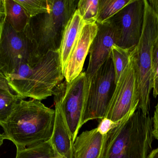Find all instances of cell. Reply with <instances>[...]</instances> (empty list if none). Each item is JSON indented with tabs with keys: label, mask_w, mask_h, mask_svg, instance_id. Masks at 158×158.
Here are the masks:
<instances>
[{
	"label": "cell",
	"mask_w": 158,
	"mask_h": 158,
	"mask_svg": "<svg viewBox=\"0 0 158 158\" xmlns=\"http://www.w3.org/2000/svg\"><path fill=\"white\" fill-rule=\"evenodd\" d=\"M24 9L29 19L40 14L49 13L51 10L49 0H15Z\"/></svg>",
	"instance_id": "cell-21"
},
{
	"label": "cell",
	"mask_w": 158,
	"mask_h": 158,
	"mask_svg": "<svg viewBox=\"0 0 158 158\" xmlns=\"http://www.w3.org/2000/svg\"><path fill=\"white\" fill-rule=\"evenodd\" d=\"M4 1L6 21L16 32H23L29 20L26 12L15 0Z\"/></svg>",
	"instance_id": "cell-16"
},
{
	"label": "cell",
	"mask_w": 158,
	"mask_h": 158,
	"mask_svg": "<svg viewBox=\"0 0 158 158\" xmlns=\"http://www.w3.org/2000/svg\"><path fill=\"white\" fill-rule=\"evenodd\" d=\"M4 140L5 138L3 135L1 133V132H0V147L3 143V141Z\"/></svg>",
	"instance_id": "cell-31"
},
{
	"label": "cell",
	"mask_w": 158,
	"mask_h": 158,
	"mask_svg": "<svg viewBox=\"0 0 158 158\" xmlns=\"http://www.w3.org/2000/svg\"><path fill=\"white\" fill-rule=\"evenodd\" d=\"M152 89L155 98L158 95V67L152 73Z\"/></svg>",
	"instance_id": "cell-25"
},
{
	"label": "cell",
	"mask_w": 158,
	"mask_h": 158,
	"mask_svg": "<svg viewBox=\"0 0 158 158\" xmlns=\"http://www.w3.org/2000/svg\"><path fill=\"white\" fill-rule=\"evenodd\" d=\"M153 135L154 138L158 141V102L155 107L153 117Z\"/></svg>",
	"instance_id": "cell-24"
},
{
	"label": "cell",
	"mask_w": 158,
	"mask_h": 158,
	"mask_svg": "<svg viewBox=\"0 0 158 158\" xmlns=\"http://www.w3.org/2000/svg\"><path fill=\"white\" fill-rule=\"evenodd\" d=\"M97 24L98 30L89 49V64L85 72L89 78L110 56L112 46L117 45V36L112 25L108 21Z\"/></svg>",
	"instance_id": "cell-11"
},
{
	"label": "cell",
	"mask_w": 158,
	"mask_h": 158,
	"mask_svg": "<svg viewBox=\"0 0 158 158\" xmlns=\"http://www.w3.org/2000/svg\"><path fill=\"white\" fill-rule=\"evenodd\" d=\"M148 158H158V147L151 151L148 155Z\"/></svg>",
	"instance_id": "cell-30"
},
{
	"label": "cell",
	"mask_w": 158,
	"mask_h": 158,
	"mask_svg": "<svg viewBox=\"0 0 158 158\" xmlns=\"http://www.w3.org/2000/svg\"><path fill=\"white\" fill-rule=\"evenodd\" d=\"M5 6L4 0H0V21L5 16Z\"/></svg>",
	"instance_id": "cell-29"
},
{
	"label": "cell",
	"mask_w": 158,
	"mask_h": 158,
	"mask_svg": "<svg viewBox=\"0 0 158 158\" xmlns=\"http://www.w3.org/2000/svg\"><path fill=\"white\" fill-rule=\"evenodd\" d=\"M106 140L97 128L83 132L74 142L73 158H104Z\"/></svg>",
	"instance_id": "cell-14"
},
{
	"label": "cell",
	"mask_w": 158,
	"mask_h": 158,
	"mask_svg": "<svg viewBox=\"0 0 158 158\" xmlns=\"http://www.w3.org/2000/svg\"><path fill=\"white\" fill-rule=\"evenodd\" d=\"M153 138V117L137 109L108 133L104 158H147Z\"/></svg>",
	"instance_id": "cell-3"
},
{
	"label": "cell",
	"mask_w": 158,
	"mask_h": 158,
	"mask_svg": "<svg viewBox=\"0 0 158 158\" xmlns=\"http://www.w3.org/2000/svg\"><path fill=\"white\" fill-rule=\"evenodd\" d=\"M132 0H99V9L96 23L102 24L108 21Z\"/></svg>",
	"instance_id": "cell-17"
},
{
	"label": "cell",
	"mask_w": 158,
	"mask_h": 158,
	"mask_svg": "<svg viewBox=\"0 0 158 158\" xmlns=\"http://www.w3.org/2000/svg\"><path fill=\"white\" fill-rule=\"evenodd\" d=\"M79 1L49 0L50 12L29 19L24 32L30 51V65L51 51L59 50L69 20L77 9Z\"/></svg>",
	"instance_id": "cell-2"
},
{
	"label": "cell",
	"mask_w": 158,
	"mask_h": 158,
	"mask_svg": "<svg viewBox=\"0 0 158 158\" xmlns=\"http://www.w3.org/2000/svg\"><path fill=\"white\" fill-rule=\"evenodd\" d=\"M158 67V35L153 49V72Z\"/></svg>",
	"instance_id": "cell-26"
},
{
	"label": "cell",
	"mask_w": 158,
	"mask_h": 158,
	"mask_svg": "<svg viewBox=\"0 0 158 158\" xmlns=\"http://www.w3.org/2000/svg\"><path fill=\"white\" fill-rule=\"evenodd\" d=\"M98 30V27L96 22L85 24L83 28L63 71L64 77L68 82H71L81 73L85 58Z\"/></svg>",
	"instance_id": "cell-12"
},
{
	"label": "cell",
	"mask_w": 158,
	"mask_h": 158,
	"mask_svg": "<svg viewBox=\"0 0 158 158\" xmlns=\"http://www.w3.org/2000/svg\"><path fill=\"white\" fill-rule=\"evenodd\" d=\"M145 0H132L108 21L117 36L116 45L133 49L139 43L143 28Z\"/></svg>",
	"instance_id": "cell-10"
},
{
	"label": "cell",
	"mask_w": 158,
	"mask_h": 158,
	"mask_svg": "<svg viewBox=\"0 0 158 158\" xmlns=\"http://www.w3.org/2000/svg\"><path fill=\"white\" fill-rule=\"evenodd\" d=\"M147 1L154 13L158 17V0H147Z\"/></svg>",
	"instance_id": "cell-28"
},
{
	"label": "cell",
	"mask_w": 158,
	"mask_h": 158,
	"mask_svg": "<svg viewBox=\"0 0 158 158\" xmlns=\"http://www.w3.org/2000/svg\"><path fill=\"white\" fill-rule=\"evenodd\" d=\"M55 110L39 100H20L7 120L1 124L5 139L17 150L49 141L54 125Z\"/></svg>",
	"instance_id": "cell-1"
},
{
	"label": "cell",
	"mask_w": 158,
	"mask_h": 158,
	"mask_svg": "<svg viewBox=\"0 0 158 158\" xmlns=\"http://www.w3.org/2000/svg\"><path fill=\"white\" fill-rule=\"evenodd\" d=\"M133 49H124L116 45L111 48L110 57L114 66L116 83L129 63Z\"/></svg>",
	"instance_id": "cell-20"
},
{
	"label": "cell",
	"mask_w": 158,
	"mask_h": 158,
	"mask_svg": "<svg viewBox=\"0 0 158 158\" xmlns=\"http://www.w3.org/2000/svg\"><path fill=\"white\" fill-rule=\"evenodd\" d=\"M15 158H54L53 151L48 141L17 150Z\"/></svg>",
	"instance_id": "cell-18"
},
{
	"label": "cell",
	"mask_w": 158,
	"mask_h": 158,
	"mask_svg": "<svg viewBox=\"0 0 158 158\" xmlns=\"http://www.w3.org/2000/svg\"><path fill=\"white\" fill-rule=\"evenodd\" d=\"M138 103L137 80L132 51L129 63L116 83L105 118L118 123L137 109Z\"/></svg>",
	"instance_id": "cell-9"
},
{
	"label": "cell",
	"mask_w": 158,
	"mask_h": 158,
	"mask_svg": "<svg viewBox=\"0 0 158 158\" xmlns=\"http://www.w3.org/2000/svg\"><path fill=\"white\" fill-rule=\"evenodd\" d=\"M85 24L86 23L77 9L66 26L59 48L60 63L63 71Z\"/></svg>",
	"instance_id": "cell-15"
},
{
	"label": "cell",
	"mask_w": 158,
	"mask_h": 158,
	"mask_svg": "<svg viewBox=\"0 0 158 158\" xmlns=\"http://www.w3.org/2000/svg\"><path fill=\"white\" fill-rule=\"evenodd\" d=\"M20 100L23 99L11 91L0 89V126L7 120Z\"/></svg>",
	"instance_id": "cell-19"
},
{
	"label": "cell",
	"mask_w": 158,
	"mask_h": 158,
	"mask_svg": "<svg viewBox=\"0 0 158 158\" xmlns=\"http://www.w3.org/2000/svg\"><path fill=\"white\" fill-rule=\"evenodd\" d=\"M0 89L12 92L9 88L6 78L1 72H0Z\"/></svg>",
	"instance_id": "cell-27"
},
{
	"label": "cell",
	"mask_w": 158,
	"mask_h": 158,
	"mask_svg": "<svg viewBox=\"0 0 158 158\" xmlns=\"http://www.w3.org/2000/svg\"><path fill=\"white\" fill-rule=\"evenodd\" d=\"M64 78L58 50L49 51L32 66L22 64L6 79L12 92L21 99L41 101L53 95Z\"/></svg>",
	"instance_id": "cell-4"
},
{
	"label": "cell",
	"mask_w": 158,
	"mask_h": 158,
	"mask_svg": "<svg viewBox=\"0 0 158 158\" xmlns=\"http://www.w3.org/2000/svg\"><path fill=\"white\" fill-rule=\"evenodd\" d=\"M99 0H80L77 5L78 10L86 24L95 23L98 15Z\"/></svg>",
	"instance_id": "cell-22"
},
{
	"label": "cell",
	"mask_w": 158,
	"mask_h": 158,
	"mask_svg": "<svg viewBox=\"0 0 158 158\" xmlns=\"http://www.w3.org/2000/svg\"><path fill=\"white\" fill-rule=\"evenodd\" d=\"M0 21V72L6 78L22 64L30 61V51L24 32H17L6 21Z\"/></svg>",
	"instance_id": "cell-8"
},
{
	"label": "cell",
	"mask_w": 158,
	"mask_h": 158,
	"mask_svg": "<svg viewBox=\"0 0 158 158\" xmlns=\"http://www.w3.org/2000/svg\"><path fill=\"white\" fill-rule=\"evenodd\" d=\"M52 137L49 140L53 151L54 158H73V137L65 118L57 104Z\"/></svg>",
	"instance_id": "cell-13"
},
{
	"label": "cell",
	"mask_w": 158,
	"mask_h": 158,
	"mask_svg": "<svg viewBox=\"0 0 158 158\" xmlns=\"http://www.w3.org/2000/svg\"><path fill=\"white\" fill-rule=\"evenodd\" d=\"M90 78L85 72L69 83H61L54 90V100L61 109L75 142L81 129Z\"/></svg>",
	"instance_id": "cell-6"
},
{
	"label": "cell",
	"mask_w": 158,
	"mask_h": 158,
	"mask_svg": "<svg viewBox=\"0 0 158 158\" xmlns=\"http://www.w3.org/2000/svg\"><path fill=\"white\" fill-rule=\"evenodd\" d=\"M158 35V17L145 0V16L141 39L133 49V56L137 80V109L144 115H149L150 95L152 89L153 49Z\"/></svg>",
	"instance_id": "cell-5"
},
{
	"label": "cell",
	"mask_w": 158,
	"mask_h": 158,
	"mask_svg": "<svg viewBox=\"0 0 158 158\" xmlns=\"http://www.w3.org/2000/svg\"><path fill=\"white\" fill-rule=\"evenodd\" d=\"M116 85L115 70L110 56L90 78L81 127L89 121L106 117Z\"/></svg>",
	"instance_id": "cell-7"
},
{
	"label": "cell",
	"mask_w": 158,
	"mask_h": 158,
	"mask_svg": "<svg viewBox=\"0 0 158 158\" xmlns=\"http://www.w3.org/2000/svg\"><path fill=\"white\" fill-rule=\"evenodd\" d=\"M118 123H115L109 119L104 118L101 120L98 126V131L103 135H106L114 127L117 126Z\"/></svg>",
	"instance_id": "cell-23"
}]
</instances>
